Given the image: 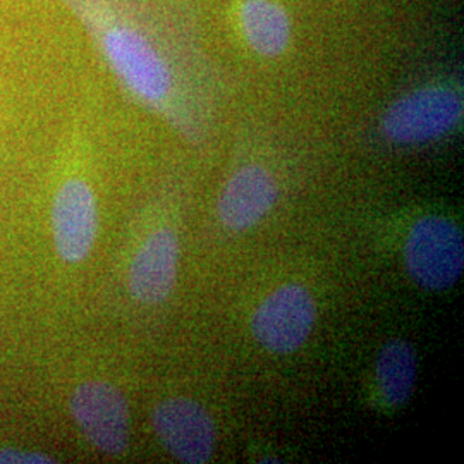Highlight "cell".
I'll return each instance as SVG.
<instances>
[{"label": "cell", "instance_id": "7", "mask_svg": "<svg viewBox=\"0 0 464 464\" xmlns=\"http://www.w3.org/2000/svg\"><path fill=\"white\" fill-rule=\"evenodd\" d=\"M53 241L59 256L67 264H82L93 249L99 234L97 198L82 179L63 184L52 210Z\"/></svg>", "mask_w": 464, "mask_h": 464}, {"label": "cell", "instance_id": "6", "mask_svg": "<svg viewBox=\"0 0 464 464\" xmlns=\"http://www.w3.org/2000/svg\"><path fill=\"white\" fill-rule=\"evenodd\" d=\"M153 429L167 452L186 464H205L214 458L217 430L214 418L191 398H169L151 415Z\"/></svg>", "mask_w": 464, "mask_h": 464}, {"label": "cell", "instance_id": "5", "mask_svg": "<svg viewBox=\"0 0 464 464\" xmlns=\"http://www.w3.org/2000/svg\"><path fill=\"white\" fill-rule=\"evenodd\" d=\"M71 415L93 448L119 456L130 444V408L122 392L109 382L82 383L71 396Z\"/></svg>", "mask_w": 464, "mask_h": 464}, {"label": "cell", "instance_id": "9", "mask_svg": "<svg viewBox=\"0 0 464 464\" xmlns=\"http://www.w3.org/2000/svg\"><path fill=\"white\" fill-rule=\"evenodd\" d=\"M181 245L178 232L160 227L136 251L130 266V291L143 304H160L174 291L179 272Z\"/></svg>", "mask_w": 464, "mask_h": 464}, {"label": "cell", "instance_id": "1", "mask_svg": "<svg viewBox=\"0 0 464 464\" xmlns=\"http://www.w3.org/2000/svg\"><path fill=\"white\" fill-rule=\"evenodd\" d=\"M402 253L410 277L427 291H448L463 277V231L449 217H420L406 236Z\"/></svg>", "mask_w": 464, "mask_h": 464}, {"label": "cell", "instance_id": "11", "mask_svg": "<svg viewBox=\"0 0 464 464\" xmlns=\"http://www.w3.org/2000/svg\"><path fill=\"white\" fill-rule=\"evenodd\" d=\"M375 381L382 399L391 408H402L413 398L418 381V358L411 343L391 339L375 362Z\"/></svg>", "mask_w": 464, "mask_h": 464}, {"label": "cell", "instance_id": "10", "mask_svg": "<svg viewBox=\"0 0 464 464\" xmlns=\"http://www.w3.org/2000/svg\"><path fill=\"white\" fill-rule=\"evenodd\" d=\"M239 28L249 49L262 57H279L291 44V19L276 0H243Z\"/></svg>", "mask_w": 464, "mask_h": 464}, {"label": "cell", "instance_id": "2", "mask_svg": "<svg viewBox=\"0 0 464 464\" xmlns=\"http://www.w3.org/2000/svg\"><path fill=\"white\" fill-rule=\"evenodd\" d=\"M463 97L458 90L431 84L391 103L382 117V133L398 145H423L452 133L463 121Z\"/></svg>", "mask_w": 464, "mask_h": 464}, {"label": "cell", "instance_id": "3", "mask_svg": "<svg viewBox=\"0 0 464 464\" xmlns=\"http://www.w3.org/2000/svg\"><path fill=\"white\" fill-rule=\"evenodd\" d=\"M102 52L116 72L138 99L160 105L172 92V72L160 50L149 36L128 24H112L100 36Z\"/></svg>", "mask_w": 464, "mask_h": 464}, {"label": "cell", "instance_id": "12", "mask_svg": "<svg viewBox=\"0 0 464 464\" xmlns=\"http://www.w3.org/2000/svg\"><path fill=\"white\" fill-rule=\"evenodd\" d=\"M0 463H53L52 459H47L42 454H30V452H21V450H4L0 452Z\"/></svg>", "mask_w": 464, "mask_h": 464}, {"label": "cell", "instance_id": "4", "mask_svg": "<svg viewBox=\"0 0 464 464\" xmlns=\"http://www.w3.org/2000/svg\"><path fill=\"white\" fill-rule=\"evenodd\" d=\"M316 324L312 293L296 282L282 284L262 299L251 316V334L274 354H293L306 344Z\"/></svg>", "mask_w": 464, "mask_h": 464}, {"label": "cell", "instance_id": "8", "mask_svg": "<svg viewBox=\"0 0 464 464\" xmlns=\"http://www.w3.org/2000/svg\"><path fill=\"white\" fill-rule=\"evenodd\" d=\"M279 199V186L270 170L258 164L239 167L224 186L217 216L231 232L249 231L274 210Z\"/></svg>", "mask_w": 464, "mask_h": 464}]
</instances>
